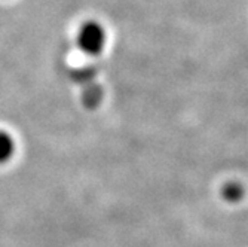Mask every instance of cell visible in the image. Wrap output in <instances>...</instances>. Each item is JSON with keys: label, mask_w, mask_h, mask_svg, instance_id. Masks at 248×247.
Here are the masks:
<instances>
[{"label": "cell", "mask_w": 248, "mask_h": 247, "mask_svg": "<svg viewBox=\"0 0 248 247\" xmlns=\"http://www.w3.org/2000/svg\"><path fill=\"white\" fill-rule=\"evenodd\" d=\"M106 42V34L103 27L95 21H86L82 24L79 34H78V43L83 52L89 55H98Z\"/></svg>", "instance_id": "obj_1"}, {"label": "cell", "mask_w": 248, "mask_h": 247, "mask_svg": "<svg viewBox=\"0 0 248 247\" xmlns=\"http://www.w3.org/2000/svg\"><path fill=\"white\" fill-rule=\"evenodd\" d=\"M15 153V140L9 132L0 130V164H6Z\"/></svg>", "instance_id": "obj_2"}]
</instances>
